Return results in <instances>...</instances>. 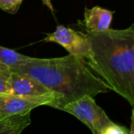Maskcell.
I'll list each match as a JSON object with an SVG mask.
<instances>
[{"instance_id":"8","label":"cell","mask_w":134,"mask_h":134,"mask_svg":"<svg viewBox=\"0 0 134 134\" xmlns=\"http://www.w3.org/2000/svg\"><path fill=\"white\" fill-rule=\"evenodd\" d=\"M31 124L30 112L0 117V134H21Z\"/></svg>"},{"instance_id":"5","label":"cell","mask_w":134,"mask_h":134,"mask_svg":"<svg viewBox=\"0 0 134 134\" xmlns=\"http://www.w3.org/2000/svg\"><path fill=\"white\" fill-rule=\"evenodd\" d=\"M43 40L54 42L63 47L69 54L88 59L90 55V45L88 36L65 26H58L54 32L47 34Z\"/></svg>"},{"instance_id":"2","label":"cell","mask_w":134,"mask_h":134,"mask_svg":"<svg viewBox=\"0 0 134 134\" xmlns=\"http://www.w3.org/2000/svg\"><path fill=\"white\" fill-rule=\"evenodd\" d=\"M90 55L88 67L134 106V24L123 29L87 32Z\"/></svg>"},{"instance_id":"7","label":"cell","mask_w":134,"mask_h":134,"mask_svg":"<svg viewBox=\"0 0 134 134\" xmlns=\"http://www.w3.org/2000/svg\"><path fill=\"white\" fill-rule=\"evenodd\" d=\"M113 18V12L96 5L84 11V23L87 32H102L109 29Z\"/></svg>"},{"instance_id":"13","label":"cell","mask_w":134,"mask_h":134,"mask_svg":"<svg viewBox=\"0 0 134 134\" xmlns=\"http://www.w3.org/2000/svg\"><path fill=\"white\" fill-rule=\"evenodd\" d=\"M43 2L46 7H48V8L51 11L52 13H54V7H53V5H52V1L51 0H41Z\"/></svg>"},{"instance_id":"1","label":"cell","mask_w":134,"mask_h":134,"mask_svg":"<svg viewBox=\"0 0 134 134\" xmlns=\"http://www.w3.org/2000/svg\"><path fill=\"white\" fill-rule=\"evenodd\" d=\"M11 71L27 74L38 80L56 97L54 109L61 110L67 103L84 96L111 91L84 58L69 54L61 58H31Z\"/></svg>"},{"instance_id":"3","label":"cell","mask_w":134,"mask_h":134,"mask_svg":"<svg viewBox=\"0 0 134 134\" xmlns=\"http://www.w3.org/2000/svg\"><path fill=\"white\" fill-rule=\"evenodd\" d=\"M61 110L76 117L90 129L92 134H101L113 122L104 109L96 103L92 96H84L67 103Z\"/></svg>"},{"instance_id":"11","label":"cell","mask_w":134,"mask_h":134,"mask_svg":"<svg viewBox=\"0 0 134 134\" xmlns=\"http://www.w3.org/2000/svg\"><path fill=\"white\" fill-rule=\"evenodd\" d=\"M23 0H0V9L10 14L18 12Z\"/></svg>"},{"instance_id":"4","label":"cell","mask_w":134,"mask_h":134,"mask_svg":"<svg viewBox=\"0 0 134 134\" xmlns=\"http://www.w3.org/2000/svg\"><path fill=\"white\" fill-rule=\"evenodd\" d=\"M7 93L41 101L44 106L51 108L56 103V97L48 88L33 77L18 71L11 73Z\"/></svg>"},{"instance_id":"6","label":"cell","mask_w":134,"mask_h":134,"mask_svg":"<svg viewBox=\"0 0 134 134\" xmlns=\"http://www.w3.org/2000/svg\"><path fill=\"white\" fill-rule=\"evenodd\" d=\"M40 106H44L41 101L10 93H0V117L26 114Z\"/></svg>"},{"instance_id":"9","label":"cell","mask_w":134,"mask_h":134,"mask_svg":"<svg viewBox=\"0 0 134 134\" xmlns=\"http://www.w3.org/2000/svg\"><path fill=\"white\" fill-rule=\"evenodd\" d=\"M30 57L18 53L14 49L0 46V63L5 64L10 68V69H14L22 65Z\"/></svg>"},{"instance_id":"10","label":"cell","mask_w":134,"mask_h":134,"mask_svg":"<svg viewBox=\"0 0 134 134\" xmlns=\"http://www.w3.org/2000/svg\"><path fill=\"white\" fill-rule=\"evenodd\" d=\"M11 73L10 68L0 63V93H7L8 91Z\"/></svg>"},{"instance_id":"12","label":"cell","mask_w":134,"mask_h":134,"mask_svg":"<svg viewBox=\"0 0 134 134\" xmlns=\"http://www.w3.org/2000/svg\"><path fill=\"white\" fill-rule=\"evenodd\" d=\"M101 134H130V131L124 126L112 122L101 132Z\"/></svg>"},{"instance_id":"14","label":"cell","mask_w":134,"mask_h":134,"mask_svg":"<svg viewBox=\"0 0 134 134\" xmlns=\"http://www.w3.org/2000/svg\"><path fill=\"white\" fill-rule=\"evenodd\" d=\"M130 134H134V106L132 107V110H131V129Z\"/></svg>"}]
</instances>
